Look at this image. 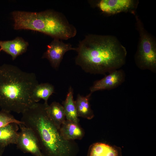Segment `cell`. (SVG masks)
Returning a JSON list of instances; mask_svg holds the SVG:
<instances>
[{
  "mask_svg": "<svg viewBox=\"0 0 156 156\" xmlns=\"http://www.w3.org/2000/svg\"><path fill=\"white\" fill-rule=\"evenodd\" d=\"M76 64L85 72L105 74L125 63L127 51L115 36L89 34L80 41L75 50Z\"/></svg>",
  "mask_w": 156,
  "mask_h": 156,
  "instance_id": "obj_1",
  "label": "cell"
},
{
  "mask_svg": "<svg viewBox=\"0 0 156 156\" xmlns=\"http://www.w3.org/2000/svg\"><path fill=\"white\" fill-rule=\"evenodd\" d=\"M39 84L35 74L16 66H0V107L9 112L22 113L35 103L33 91Z\"/></svg>",
  "mask_w": 156,
  "mask_h": 156,
  "instance_id": "obj_2",
  "label": "cell"
},
{
  "mask_svg": "<svg viewBox=\"0 0 156 156\" xmlns=\"http://www.w3.org/2000/svg\"><path fill=\"white\" fill-rule=\"evenodd\" d=\"M48 103H36L22 114L21 121L31 129L38 140L43 156H70L71 140L64 139L49 116Z\"/></svg>",
  "mask_w": 156,
  "mask_h": 156,
  "instance_id": "obj_3",
  "label": "cell"
},
{
  "mask_svg": "<svg viewBox=\"0 0 156 156\" xmlns=\"http://www.w3.org/2000/svg\"><path fill=\"white\" fill-rule=\"evenodd\" d=\"M137 29L139 35L137 50L135 56L137 66L142 70L156 71V41L145 29L139 16L134 15Z\"/></svg>",
  "mask_w": 156,
  "mask_h": 156,
  "instance_id": "obj_4",
  "label": "cell"
},
{
  "mask_svg": "<svg viewBox=\"0 0 156 156\" xmlns=\"http://www.w3.org/2000/svg\"><path fill=\"white\" fill-rule=\"evenodd\" d=\"M18 125L20 130L16 144L17 147L24 153H30L34 156H43L33 131L23 124Z\"/></svg>",
  "mask_w": 156,
  "mask_h": 156,
  "instance_id": "obj_5",
  "label": "cell"
},
{
  "mask_svg": "<svg viewBox=\"0 0 156 156\" xmlns=\"http://www.w3.org/2000/svg\"><path fill=\"white\" fill-rule=\"evenodd\" d=\"M136 0H101L96 6L103 12L113 15L122 12H129L134 15L139 4Z\"/></svg>",
  "mask_w": 156,
  "mask_h": 156,
  "instance_id": "obj_6",
  "label": "cell"
},
{
  "mask_svg": "<svg viewBox=\"0 0 156 156\" xmlns=\"http://www.w3.org/2000/svg\"><path fill=\"white\" fill-rule=\"evenodd\" d=\"M76 49V48L73 47L70 44L65 43L60 39L54 38L47 45V49L42 57L48 60L51 66L57 69L65 53L70 50L75 51Z\"/></svg>",
  "mask_w": 156,
  "mask_h": 156,
  "instance_id": "obj_7",
  "label": "cell"
},
{
  "mask_svg": "<svg viewBox=\"0 0 156 156\" xmlns=\"http://www.w3.org/2000/svg\"><path fill=\"white\" fill-rule=\"evenodd\" d=\"M125 78V73L122 70L113 71L101 79L95 81L90 88V93L92 94L99 90L115 88L121 84Z\"/></svg>",
  "mask_w": 156,
  "mask_h": 156,
  "instance_id": "obj_8",
  "label": "cell"
},
{
  "mask_svg": "<svg viewBox=\"0 0 156 156\" xmlns=\"http://www.w3.org/2000/svg\"><path fill=\"white\" fill-rule=\"evenodd\" d=\"M28 45V42L19 37L12 40H0V52L4 51L10 55L14 60L26 51Z\"/></svg>",
  "mask_w": 156,
  "mask_h": 156,
  "instance_id": "obj_9",
  "label": "cell"
},
{
  "mask_svg": "<svg viewBox=\"0 0 156 156\" xmlns=\"http://www.w3.org/2000/svg\"><path fill=\"white\" fill-rule=\"evenodd\" d=\"M19 129L18 125L14 123L0 127V146L5 148L10 144H16Z\"/></svg>",
  "mask_w": 156,
  "mask_h": 156,
  "instance_id": "obj_10",
  "label": "cell"
},
{
  "mask_svg": "<svg viewBox=\"0 0 156 156\" xmlns=\"http://www.w3.org/2000/svg\"><path fill=\"white\" fill-rule=\"evenodd\" d=\"M59 130L62 138L67 140H81L84 134L78 124L67 120L61 125Z\"/></svg>",
  "mask_w": 156,
  "mask_h": 156,
  "instance_id": "obj_11",
  "label": "cell"
},
{
  "mask_svg": "<svg viewBox=\"0 0 156 156\" xmlns=\"http://www.w3.org/2000/svg\"><path fill=\"white\" fill-rule=\"evenodd\" d=\"M92 94L90 93L85 96L78 94L76 100L75 101L78 117L92 119L94 115L91 109L89 100Z\"/></svg>",
  "mask_w": 156,
  "mask_h": 156,
  "instance_id": "obj_12",
  "label": "cell"
},
{
  "mask_svg": "<svg viewBox=\"0 0 156 156\" xmlns=\"http://www.w3.org/2000/svg\"><path fill=\"white\" fill-rule=\"evenodd\" d=\"M65 114L67 120L78 124L79 120L75 101L73 97V91L70 87L66 97L63 103Z\"/></svg>",
  "mask_w": 156,
  "mask_h": 156,
  "instance_id": "obj_13",
  "label": "cell"
},
{
  "mask_svg": "<svg viewBox=\"0 0 156 156\" xmlns=\"http://www.w3.org/2000/svg\"><path fill=\"white\" fill-rule=\"evenodd\" d=\"M47 112L50 118L60 130L61 125L65 121V115L63 105L55 101L48 105Z\"/></svg>",
  "mask_w": 156,
  "mask_h": 156,
  "instance_id": "obj_14",
  "label": "cell"
},
{
  "mask_svg": "<svg viewBox=\"0 0 156 156\" xmlns=\"http://www.w3.org/2000/svg\"><path fill=\"white\" fill-rule=\"evenodd\" d=\"M54 92V87L52 84L47 83L38 84L33 91L32 99L35 103H38L41 99L48 103L49 98Z\"/></svg>",
  "mask_w": 156,
  "mask_h": 156,
  "instance_id": "obj_15",
  "label": "cell"
},
{
  "mask_svg": "<svg viewBox=\"0 0 156 156\" xmlns=\"http://www.w3.org/2000/svg\"><path fill=\"white\" fill-rule=\"evenodd\" d=\"M90 156H118L117 152L112 147L105 144L97 143L91 148Z\"/></svg>",
  "mask_w": 156,
  "mask_h": 156,
  "instance_id": "obj_16",
  "label": "cell"
},
{
  "mask_svg": "<svg viewBox=\"0 0 156 156\" xmlns=\"http://www.w3.org/2000/svg\"><path fill=\"white\" fill-rule=\"evenodd\" d=\"M10 113L1 109L0 111V127L12 123L23 124L21 120L16 119Z\"/></svg>",
  "mask_w": 156,
  "mask_h": 156,
  "instance_id": "obj_17",
  "label": "cell"
},
{
  "mask_svg": "<svg viewBox=\"0 0 156 156\" xmlns=\"http://www.w3.org/2000/svg\"><path fill=\"white\" fill-rule=\"evenodd\" d=\"M4 148H2L0 146V156H2Z\"/></svg>",
  "mask_w": 156,
  "mask_h": 156,
  "instance_id": "obj_18",
  "label": "cell"
}]
</instances>
